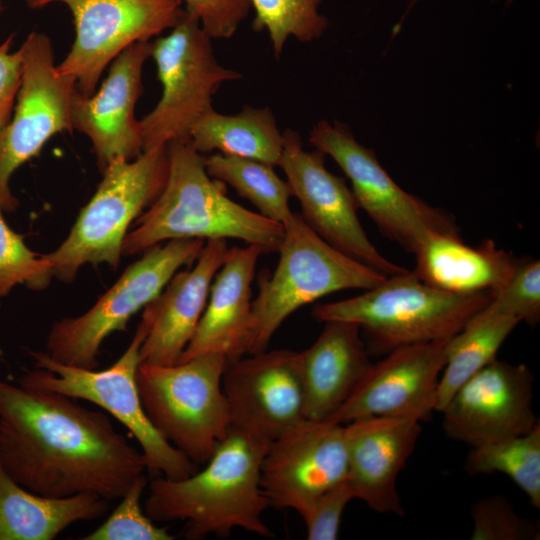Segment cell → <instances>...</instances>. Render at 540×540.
Wrapping results in <instances>:
<instances>
[{"label": "cell", "mask_w": 540, "mask_h": 540, "mask_svg": "<svg viewBox=\"0 0 540 540\" xmlns=\"http://www.w3.org/2000/svg\"><path fill=\"white\" fill-rule=\"evenodd\" d=\"M13 39L10 35L0 44V133L11 118L22 79V52L11 51Z\"/></svg>", "instance_id": "cell-37"}, {"label": "cell", "mask_w": 540, "mask_h": 540, "mask_svg": "<svg viewBox=\"0 0 540 540\" xmlns=\"http://www.w3.org/2000/svg\"><path fill=\"white\" fill-rule=\"evenodd\" d=\"M519 322L516 317L489 314L481 309L446 342L435 411L441 412L468 379L496 358Z\"/></svg>", "instance_id": "cell-27"}, {"label": "cell", "mask_w": 540, "mask_h": 540, "mask_svg": "<svg viewBox=\"0 0 540 540\" xmlns=\"http://www.w3.org/2000/svg\"><path fill=\"white\" fill-rule=\"evenodd\" d=\"M23 71L14 109L0 133V207L18 206L10 189L14 172L36 156L55 134L72 131L71 101L76 80L60 73L50 39L31 32L20 47Z\"/></svg>", "instance_id": "cell-12"}, {"label": "cell", "mask_w": 540, "mask_h": 540, "mask_svg": "<svg viewBox=\"0 0 540 540\" xmlns=\"http://www.w3.org/2000/svg\"><path fill=\"white\" fill-rule=\"evenodd\" d=\"M165 185L124 239L122 255L131 256L174 239H238L277 252L281 223L227 197L224 183L209 176L203 155L189 142L167 144Z\"/></svg>", "instance_id": "cell-3"}, {"label": "cell", "mask_w": 540, "mask_h": 540, "mask_svg": "<svg viewBox=\"0 0 540 540\" xmlns=\"http://www.w3.org/2000/svg\"><path fill=\"white\" fill-rule=\"evenodd\" d=\"M38 9L66 5L73 16L75 39L57 70L76 80L84 95L95 92L106 66L137 42L172 29L182 18L181 0H26Z\"/></svg>", "instance_id": "cell-13"}, {"label": "cell", "mask_w": 540, "mask_h": 540, "mask_svg": "<svg viewBox=\"0 0 540 540\" xmlns=\"http://www.w3.org/2000/svg\"><path fill=\"white\" fill-rule=\"evenodd\" d=\"M148 479L138 476L107 520L82 540H173L166 527L157 526L141 506Z\"/></svg>", "instance_id": "cell-31"}, {"label": "cell", "mask_w": 540, "mask_h": 540, "mask_svg": "<svg viewBox=\"0 0 540 540\" xmlns=\"http://www.w3.org/2000/svg\"><path fill=\"white\" fill-rule=\"evenodd\" d=\"M211 38L185 9L171 32L152 42L162 95L154 109L139 120L143 151L170 142H188L196 122L213 108L219 87L242 75L222 66Z\"/></svg>", "instance_id": "cell-9"}, {"label": "cell", "mask_w": 540, "mask_h": 540, "mask_svg": "<svg viewBox=\"0 0 540 540\" xmlns=\"http://www.w3.org/2000/svg\"><path fill=\"white\" fill-rule=\"evenodd\" d=\"M348 477L345 425L305 420L270 442L260 483L270 506L299 513Z\"/></svg>", "instance_id": "cell-16"}, {"label": "cell", "mask_w": 540, "mask_h": 540, "mask_svg": "<svg viewBox=\"0 0 540 540\" xmlns=\"http://www.w3.org/2000/svg\"><path fill=\"white\" fill-rule=\"evenodd\" d=\"M324 323L315 342L300 352L306 419L314 421L333 416L357 390L373 365L357 324Z\"/></svg>", "instance_id": "cell-23"}, {"label": "cell", "mask_w": 540, "mask_h": 540, "mask_svg": "<svg viewBox=\"0 0 540 540\" xmlns=\"http://www.w3.org/2000/svg\"><path fill=\"white\" fill-rule=\"evenodd\" d=\"M267 446L230 428L201 471L183 479L150 481L146 515L154 522L184 521L186 539L227 537L236 528L272 537L262 517L270 504L260 483Z\"/></svg>", "instance_id": "cell-2"}, {"label": "cell", "mask_w": 540, "mask_h": 540, "mask_svg": "<svg viewBox=\"0 0 540 540\" xmlns=\"http://www.w3.org/2000/svg\"><path fill=\"white\" fill-rule=\"evenodd\" d=\"M482 310L536 324L540 319V262L519 261L507 283L493 294Z\"/></svg>", "instance_id": "cell-33"}, {"label": "cell", "mask_w": 540, "mask_h": 540, "mask_svg": "<svg viewBox=\"0 0 540 540\" xmlns=\"http://www.w3.org/2000/svg\"><path fill=\"white\" fill-rule=\"evenodd\" d=\"M1 8V7H0Z\"/></svg>", "instance_id": "cell-39"}, {"label": "cell", "mask_w": 540, "mask_h": 540, "mask_svg": "<svg viewBox=\"0 0 540 540\" xmlns=\"http://www.w3.org/2000/svg\"><path fill=\"white\" fill-rule=\"evenodd\" d=\"M417 1L418 0H412L408 9H410ZM508 1H511V0H508Z\"/></svg>", "instance_id": "cell-38"}, {"label": "cell", "mask_w": 540, "mask_h": 540, "mask_svg": "<svg viewBox=\"0 0 540 540\" xmlns=\"http://www.w3.org/2000/svg\"><path fill=\"white\" fill-rule=\"evenodd\" d=\"M464 468L471 475L506 474L539 509L540 423L525 434L471 447Z\"/></svg>", "instance_id": "cell-29"}, {"label": "cell", "mask_w": 540, "mask_h": 540, "mask_svg": "<svg viewBox=\"0 0 540 540\" xmlns=\"http://www.w3.org/2000/svg\"><path fill=\"white\" fill-rule=\"evenodd\" d=\"M283 139L278 166L300 203L305 223L334 248L387 277L408 272L385 258L369 240L352 190L325 167L326 155L316 149L305 150L301 137L292 129L283 132Z\"/></svg>", "instance_id": "cell-14"}, {"label": "cell", "mask_w": 540, "mask_h": 540, "mask_svg": "<svg viewBox=\"0 0 540 540\" xmlns=\"http://www.w3.org/2000/svg\"><path fill=\"white\" fill-rule=\"evenodd\" d=\"M204 244L201 239H174L144 251L88 311L51 326L46 354L66 365L97 369L104 340L124 330L129 319L155 300L175 273L195 262Z\"/></svg>", "instance_id": "cell-10"}, {"label": "cell", "mask_w": 540, "mask_h": 540, "mask_svg": "<svg viewBox=\"0 0 540 540\" xmlns=\"http://www.w3.org/2000/svg\"><path fill=\"white\" fill-rule=\"evenodd\" d=\"M1 299V298H0Z\"/></svg>", "instance_id": "cell-40"}, {"label": "cell", "mask_w": 540, "mask_h": 540, "mask_svg": "<svg viewBox=\"0 0 540 540\" xmlns=\"http://www.w3.org/2000/svg\"><path fill=\"white\" fill-rule=\"evenodd\" d=\"M203 158L210 177L230 185L262 216L281 224L291 216V188L287 181L276 174L273 166L219 152Z\"/></svg>", "instance_id": "cell-28"}, {"label": "cell", "mask_w": 540, "mask_h": 540, "mask_svg": "<svg viewBox=\"0 0 540 540\" xmlns=\"http://www.w3.org/2000/svg\"><path fill=\"white\" fill-rule=\"evenodd\" d=\"M0 463L39 495L120 499L147 469L106 413L77 399L0 379Z\"/></svg>", "instance_id": "cell-1"}, {"label": "cell", "mask_w": 540, "mask_h": 540, "mask_svg": "<svg viewBox=\"0 0 540 540\" xmlns=\"http://www.w3.org/2000/svg\"><path fill=\"white\" fill-rule=\"evenodd\" d=\"M152 42H137L122 51L110 66L100 89L91 95L75 90L71 101L73 130L91 141L103 171L117 158L132 160L143 152L135 106L142 92V72Z\"/></svg>", "instance_id": "cell-19"}, {"label": "cell", "mask_w": 540, "mask_h": 540, "mask_svg": "<svg viewBox=\"0 0 540 540\" xmlns=\"http://www.w3.org/2000/svg\"><path fill=\"white\" fill-rule=\"evenodd\" d=\"M211 39L232 37L251 10L249 0H181Z\"/></svg>", "instance_id": "cell-36"}, {"label": "cell", "mask_w": 540, "mask_h": 540, "mask_svg": "<svg viewBox=\"0 0 540 540\" xmlns=\"http://www.w3.org/2000/svg\"><path fill=\"white\" fill-rule=\"evenodd\" d=\"M282 225L277 266L260 278L252 300L247 354L268 349L282 323L299 308L336 291L374 288L387 278L328 244L300 213L292 212Z\"/></svg>", "instance_id": "cell-5"}, {"label": "cell", "mask_w": 540, "mask_h": 540, "mask_svg": "<svg viewBox=\"0 0 540 540\" xmlns=\"http://www.w3.org/2000/svg\"><path fill=\"white\" fill-rule=\"evenodd\" d=\"M228 249L226 239L205 241L195 264L175 273L147 305L152 321L140 348L141 363L173 365L179 361L195 333Z\"/></svg>", "instance_id": "cell-21"}, {"label": "cell", "mask_w": 540, "mask_h": 540, "mask_svg": "<svg viewBox=\"0 0 540 540\" xmlns=\"http://www.w3.org/2000/svg\"><path fill=\"white\" fill-rule=\"evenodd\" d=\"M353 499V490L345 479L310 502L298 513L305 523L307 539H337L342 515Z\"/></svg>", "instance_id": "cell-35"}, {"label": "cell", "mask_w": 540, "mask_h": 540, "mask_svg": "<svg viewBox=\"0 0 540 540\" xmlns=\"http://www.w3.org/2000/svg\"><path fill=\"white\" fill-rule=\"evenodd\" d=\"M348 299L318 304V322L357 324L372 350L447 340L493 298L492 292L459 295L434 288L412 272L389 276L380 285Z\"/></svg>", "instance_id": "cell-4"}, {"label": "cell", "mask_w": 540, "mask_h": 540, "mask_svg": "<svg viewBox=\"0 0 540 540\" xmlns=\"http://www.w3.org/2000/svg\"><path fill=\"white\" fill-rule=\"evenodd\" d=\"M262 254L263 249L254 244L228 249L195 333L178 362L207 353L221 354L227 361L247 354L251 285Z\"/></svg>", "instance_id": "cell-22"}, {"label": "cell", "mask_w": 540, "mask_h": 540, "mask_svg": "<svg viewBox=\"0 0 540 540\" xmlns=\"http://www.w3.org/2000/svg\"><path fill=\"white\" fill-rule=\"evenodd\" d=\"M226 361L230 428L269 444L306 420L300 352L276 349Z\"/></svg>", "instance_id": "cell-15"}, {"label": "cell", "mask_w": 540, "mask_h": 540, "mask_svg": "<svg viewBox=\"0 0 540 540\" xmlns=\"http://www.w3.org/2000/svg\"><path fill=\"white\" fill-rule=\"evenodd\" d=\"M532 384L526 365L495 358L442 409L446 436L475 447L529 432L539 424L532 407Z\"/></svg>", "instance_id": "cell-17"}, {"label": "cell", "mask_w": 540, "mask_h": 540, "mask_svg": "<svg viewBox=\"0 0 540 540\" xmlns=\"http://www.w3.org/2000/svg\"><path fill=\"white\" fill-rule=\"evenodd\" d=\"M109 500L94 493L47 497L24 488L0 463V540H53L70 525L103 517Z\"/></svg>", "instance_id": "cell-25"}, {"label": "cell", "mask_w": 540, "mask_h": 540, "mask_svg": "<svg viewBox=\"0 0 540 540\" xmlns=\"http://www.w3.org/2000/svg\"><path fill=\"white\" fill-rule=\"evenodd\" d=\"M3 212L0 207V298L21 283L32 289L46 287L53 277L50 265L9 227Z\"/></svg>", "instance_id": "cell-32"}, {"label": "cell", "mask_w": 540, "mask_h": 540, "mask_svg": "<svg viewBox=\"0 0 540 540\" xmlns=\"http://www.w3.org/2000/svg\"><path fill=\"white\" fill-rule=\"evenodd\" d=\"M200 154L219 152L278 166L283 133L270 108L244 106L233 115L205 113L194 125L188 141Z\"/></svg>", "instance_id": "cell-26"}, {"label": "cell", "mask_w": 540, "mask_h": 540, "mask_svg": "<svg viewBox=\"0 0 540 540\" xmlns=\"http://www.w3.org/2000/svg\"><path fill=\"white\" fill-rule=\"evenodd\" d=\"M81 210L60 246L41 254L52 276L71 281L86 264L116 268L132 221L155 201L168 175L167 145L143 151L132 160L117 158Z\"/></svg>", "instance_id": "cell-6"}, {"label": "cell", "mask_w": 540, "mask_h": 540, "mask_svg": "<svg viewBox=\"0 0 540 540\" xmlns=\"http://www.w3.org/2000/svg\"><path fill=\"white\" fill-rule=\"evenodd\" d=\"M310 144L330 156L352 185L358 204L387 238L414 253L430 234L460 236L447 212L406 192L380 164L373 149L360 144L340 122L320 120L310 133Z\"/></svg>", "instance_id": "cell-11"}, {"label": "cell", "mask_w": 540, "mask_h": 540, "mask_svg": "<svg viewBox=\"0 0 540 540\" xmlns=\"http://www.w3.org/2000/svg\"><path fill=\"white\" fill-rule=\"evenodd\" d=\"M472 540H538L539 526L517 514L503 496L486 497L471 508Z\"/></svg>", "instance_id": "cell-34"}, {"label": "cell", "mask_w": 540, "mask_h": 540, "mask_svg": "<svg viewBox=\"0 0 540 540\" xmlns=\"http://www.w3.org/2000/svg\"><path fill=\"white\" fill-rule=\"evenodd\" d=\"M421 430L418 420L386 416L345 424L347 479L355 499L378 513L404 514L396 483Z\"/></svg>", "instance_id": "cell-20"}, {"label": "cell", "mask_w": 540, "mask_h": 540, "mask_svg": "<svg viewBox=\"0 0 540 540\" xmlns=\"http://www.w3.org/2000/svg\"><path fill=\"white\" fill-rule=\"evenodd\" d=\"M450 339V338H449ZM396 348L373 363L347 402L327 421L347 424L373 416L427 419L435 411L449 340Z\"/></svg>", "instance_id": "cell-18"}, {"label": "cell", "mask_w": 540, "mask_h": 540, "mask_svg": "<svg viewBox=\"0 0 540 540\" xmlns=\"http://www.w3.org/2000/svg\"><path fill=\"white\" fill-rule=\"evenodd\" d=\"M255 11L253 28L266 31L278 59L290 37L308 43L319 39L328 27L320 12L322 0H249Z\"/></svg>", "instance_id": "cell-30"}, {"label": "cell", "mask_w": 540, "mask_h": 540, "mask_svg": "<svg viewBox=\"0 0 540 540\" xmlns=\"http://www.w3.org/2000/svg\"><path fill=\"white\" fill-rule=\"evenodd\" d=\"M226 358L207 353L173 365L141 363L136 381L153 427L195 465L205 464L230 423L222 389Z\"/></svg>", "instance_id": "cell-8"}, {"label": "cell", "mask_w": 540, "mask_h": 540, "mask_svg": "<svg viewBox=\"0 0 540 540\" xmlns=\"http://www.w3.org/2000/svg\"><path fill=\"white\" fill-rule=\"evenodd\" d=\"M412 271L422 282L439 290L467 295L500 290L519 260L492 240L479 246L464 244L460 236L432 233L413 253Z\"/></svg>", "instance_id": "cell-24"}, {"label": "cell", "mask_w": 540, "mask_h": 540, "mask_svg": "<svg viewBox=\"0 0 540 540\" xmlns=\"http://www.w3.org/2000/svg\"><path fill=\"white\" fill-rule=\"evenodd\" d=\"M146 306L135 334L119 359L110 367L97 370L60 363L45 351L29 350L37 368L26 372L18 384L64 394L91 402L123 424L138 442L147 469L169 479H183L196 471V465L171 445L151 424L140 399L136 373L140 348L151 325Z\"/></svg>", "instance_id": "cell-7"}]
</instances>
